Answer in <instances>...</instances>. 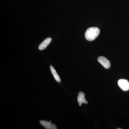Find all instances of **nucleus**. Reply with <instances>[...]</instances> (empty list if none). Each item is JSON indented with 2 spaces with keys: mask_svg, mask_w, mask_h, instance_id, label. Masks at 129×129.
I'll list each match as a JSON object with an SVG mask.
<instances>
[{
  "mask_svg": "<svg viewBox=\"0 0 129 129\" xmlns=\"http://www.w3.org/2000/svg\"><path fill=\"white\" fill-rule=\"evenodd\" d=\"M40 123L42 125L47 129H57L55 125L52 123L51 122L45 120H41L40 121Z\"/></svg>",
  "mask_w": 129,
  "mask_h": 129,
  "instance_id": "20e7f679",
  "label": "nucleus"
},
{
  "mask_svg": "<svg viewBox=\"0 0 129 129\" xmlns=\"http://www.w3.org/2000/svg\"><path fill=\"white\" fill-rule=\"evenodd\" d=\"M50 122H51V121H50Z\"/></svg>",
  "mask_w": 129,
  "mask_h": 129,
  "instance_id": "1a4fd4ad",
  "label": "nucleus"
},
{
  "mask_svg": "<svg viewBox=\"0 0 129 129\" xmlns=\"http://www.w3.org/2000/svg\"><path fill=\"white\" fill-rule=\"evenodd\" d=\"M50 69L51 72L52 73L53 75L55 80L57 82H60L61 81V79H60L59 75L56 72L55 70L53 68V66L51 65L50 67Z\"/></svg>",
  "mask_w": 129,
  "mask_h": 129,
  "instance_id": "0eeeda50",
  "label": "nucleus"
},
{
  "mask_svg": "<svg viewBox=\"0 0 129 129\" xmlns=\"http://www.w3.org/2000/svg\"><path fill=\"white\" fill-rule=\"evenodd\" d=\"M98 62L106 69H108L111 67L110 61L103 56H100L98 58Z\"/></svg>",
  "mask_w": 129,
  "mask_h": 129,
  "instance_id": "7ed1b4c3",
  "label": "nucleus"
},
{
  "mask_svg": "<svg viewBox=\"0 0 129 129\" xmlns=\"http://www.w3.org/2000/svg\"><path fill=\"white\" fill-rule=\"evenodd\" d=\"M117 129H122V128H117Z\"/></svg>",
  "mask_w": 129,
  "mask_h": 129,
  "instance_id": "6e6552de",
  "label": "nucleus"
},
{
  "mask_svg": "<svg viewBox=\"0 0 129 129\" xmlns=\"http://www.w3.org/2000/svg\"><path fill=\"white\" fill-rule=\"evenodd\" d=\"M118 84L120 89L124 91H127L129 90V82L127 80L120 79L118 81Z\"/></svg>",
  "mask_w": 129,
  "mask_h": 129,
  "instance_id": "f03ea898",
  "label": "nucleus"
},
{
  "mask_svg": "<svg viewBox=\"0 0 129 129\" xmlns=\"http://www.w3.org/2000/svg\"><path fill=\"white\" fill-rule=\"evenodd\" d=\"M100 32V30L98 28L92 27L89 28L86 31V39L89 41L94 40L98 36Z\"/></svg>",
  "mask_w": 129,
  "mask_h": 129,
  "instance_id": "f257e3e1",
  "label": "nucleus"
},
{
  "mask_svg": "<svg viewBox=\"0 0 129 129\" xmlns=\"http://www.w3.org/2000/svg\"><path fill=\"white\" fill-rule=\"evenodd\" d=\"M51 40V38L50 37L46 38L45 40H44L43 42H42L41 44H40L39 47V49L40 50H42L45 49L48 46V45L50 43Z\"/></svg>",
  "mask_w": 129,
  "mask_h": 129,
  "instance_id": "423d86ee",
  "label": "nucleus"
},
{
  "mask_svg": "<svg viewBox=\"0 0 129 129\" xmlns=\"http://www.w3.org/2000/svg\"><path fill=\"white\" fill-rule=\"evenodd\" d=\"M85 96V94L84 92L82 91H80L79 92L77 99H78V103L79 106H81L83 103H85V104L88 103V102L86 100Z\"/></svg>",
  "mask_w": 129,
  "mask_h": 129,
  "instance_id": "39448f33",
  "label": "nucleus"
}]
</instances>
